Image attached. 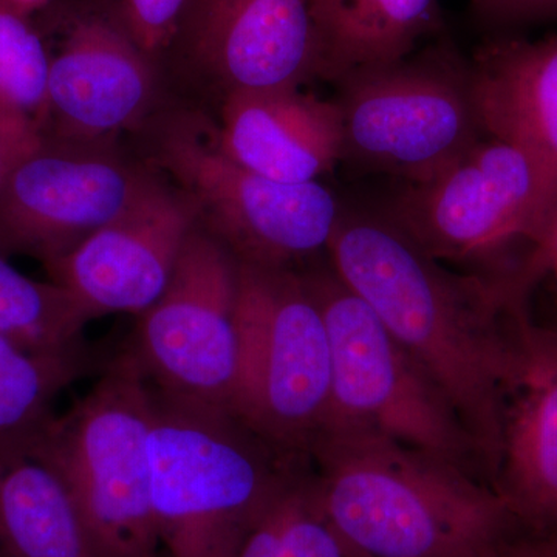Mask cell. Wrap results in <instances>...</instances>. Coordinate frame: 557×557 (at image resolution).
I'll use <instances>...</instances> for the list:
<instances>
[{"label":"cell","instance_id":"obj_7","mask_svg":"<svg viewBox=\"0 0 557 557\" xmlns=\"http://www.w3.org/2000/svg\"><path fill=\"white\" fill-rule=\"evenodd\" d=\"M339 86L343 160L408 185L437 177L487 135L471 61L446 44Z\"/></svg>","mask_w":557,"mask_h":557},{"label":"cell","instance_id":"obj_14","mask_svg":"<svg viewBox=\"0 0 557 557\" xmlns=\"http://www.w3.org/2000/svg\"><path fill=\"white\" fill-rule=\"evenodd\" d=\"M185 30L228 94L299 87L317 70L309 0H190Z\"/></svg>","mask_w":557,"mask_h":557},{"label":"cell","instance_id":"obj_15","mask_svg":"<svg viewBox=\"0 0 557 557\" xmlns=\"http://www.w3.org/2000/svg\"><path fill=\"white\" fill-rule=\"evenodd\" d=\"M493 487L519 525L557 539V329L525 319Z\"/></svg>","mask_w":557,"mask_h":557},{"label":"cell","instance_id":"obj_22","mask_svg":"<svg viewBox=\"0 0 557 557\" xmlns=\"http://www.w3.org/2000/svg\"><path fill=\"white\" fill-rule=\"evenodd\" d=\"M0 252V335L33 355H61L87 346L94 314L69 288L25 276Z\"/></svg>","mask_w":557,"mask_h":557},{"label":"cell","instance_id":"obj_29","mask_svg":"<svg viewBox=\"0 0 557 557\" xmlns=\"http://www.w3.org/2000/svg\"><path fill=\"white\" fill-rule=\"evenodd\" d=\"M3 168H5V161H3L2 139H0V177H2Z\"/></svg>","mask_w":557,"mask_h":557},{"label":"cell","instance_id":"obj_16","mask_svg":"<svg viewBox=\"0 0 557 557\" xmlns=\"http://www.w3.org/2000/svg\"><path fill=\"white\" fill-rule=\"evenodd\" d=\"M215 129L219 148L245 170L282 183L318 182L344 156L336 101L299 87L231 91Z\"/></svg>","mask_w":557,"mask_h":557},{"label":"cell","instance_id":"obj_9","mask_svg":"<svg viewBox=\"0 0 557 557\" xmlns=\"http://www.w3.org/2000/svg\"><path fill=\"white\" fill-rule=\"evenodd\" d=\"M157 161L170 172L197 212L200 225L237 262L293 270L300 259L327 249L341 208L319 182H276L245 170L219 148L215 129L180 119L161 135Z\"/></svg>","mask_w":557,"mask_h":557},{"label":"cell","instance_id":"obj_23","mask_svg":"<svg viewBox=\"0 0 557 557\" xmlns=\"http://www.w3.org/2000/svg\"><path fill=\"white\" fill-rule=\"evenodd\" d=\"M237 557H361L330 522L310 463L267 505Z\"/></svg>","mask_w":557,"mask_h":557},{"label":"cell","instance_id":"obj_28","mask_svg":"<svg viewBox=\"0 0 557 557\" xmlns=\"http://www.w3.org/2000/svg\"><path fill=\"white\" fill-rule=\"evenodd\" d=\"M9 5L13 7L17 11L24 14H30L32 11L40 9V7L46 5L49 0H5Z\"/></svg>","mask_w":557,"mask_h":557},{"label":"cell","instance_id":"obj_30","mask_svg":"<svg viewBox=\"0 0 557 557\" xmlns=\"http://www.w3.org/2000/svg\"><path fill=\"white\" fill-rule=\"evenodd\" d=\"M471 2H472V5H474V9L478 10L480 2H482V0H471Z\"/></svg>","mask_w":557,"mask_h":557},{"label":"cell","instance_id":"obj_17","mask_svg":"<svg viewBox=\"0 0 557 557\" xmlns=\"http://www.w3.org/2000/svg\"><path fill=\"white\" fill-rule=\"evenodd\" d=\"M471 69L486 134L525 149L557 203V35L491 40L475 51Z\"/></svg>","mask_w":557,"mask_h":557},{"label":"cell","instance_id":"obj_24","mask_svg":"<svg viewBox=\"0 0 557 557\" xmlns=\"http://www.w3.org/2000/svg\"><path fill=\"white\" fill-rule=\"evenodd\" d=\"M190 0H121V22L150 58L182 32Z\"/></svg>","mask_w":557,"mask_h":557},{"label":"cell","instance_id":"obj_2","mask_svg":"<svg viewBox=\"0 0 557 557\" xmlns=\"http://www.w3.org/2000/svg\"><path fill=\"white\" fill-rule=\"evenodd\" d=\"M309 458L330 522L361 557H491L519 527L490 483L376 432L322 429Z\"/></svg>","mask_w":557,"mask_h":557},{"label":"cell","instance_id":"obj_21","mask_svg":"<svg viewBox=\"0 0 557 557\" xmlns=\"http://www.w3.org/2000/svg\"><path fill=\"white\" fill-rule=\"evenodd\" d=\"M50 62L27 14L0 0V139L5 168L46 137Z\"/></svg>","mask_w":557,"mask_h":557},{"label":"cell","instance_id":"obj_13","mask_svg":"<svg viewBox=\"0 0 557 557\" xmlns=\"http://www.w3.org/2000/svg\"><path fill=\"white\" fill-rule=\"evenodd\" d=\"M153 97L152 58L123 22L79 17L51 57L46 137L112 141L141 123Z\"/></svg>","mask_w":557,"mask_h":557},{"label":"cell","instance_id":"obj_18","mask_svg":"<svg viewBox=\"0 0 557 557\" xmlns=\"http://www.w3.org/2000/svg\"><path fill=\"white\" fill-rule=\"evenodd\" d=\"M314 76L344 83L397 64L438 25L437 0H309Z\"/></svg>","mask_w":557,"mask_h":557},{"label":"cell","instance_id":"obj_6","mask_svg":"<svg viewBox=\"0 0 557 557\" xmlns=\"http://www.w3.org/2000/svg\"><path fill=\"white\" fill-rule=\"evenodd\" d=\"M302 276L329 335L330 406L322 429H366L448 458L469 472L478 467L485 472L456 410L368 302L332 269Z\"/></svg>","mask_w":557,"mask_h":557},{"label":"cell","instance_id":"obj_27","mask_svg":"<svg viewBox=\"0 0 557 557\" xmlns=\"http://www.w3.org/2000/svg\"><path fill=\"white\" fill-rule=\"evenodd\" d=\"M544 259L545 265H547V273L552 274L557 292V211L553 215L547 237H545Z\"/></svg>","mask_w":557,"mask_h":557},{"label":"cell","instance_id":"obj_26","mask_svg":"<svg viewBox=\"0 0 557 557\" xmlns=\"http://www.w3.org/2000/svg\"><path fill=\"white\" fill-rule=\"evenodd\" d=\"M491 557H557V539L519 525Z\"/></svg>","mask_w":557,"mask_h":557},{"label":"cell","instance_id":"obj_19","mask_svg":"<svg viewBox=\"0 0 557 557\" xmlns=\"http://www.w3.org/2000/svg\"><path fill=\"white\" fill-rule=\"evenodd\" d=\"M0 557H106L67 487L38 458L0 461Z\"/></svg>","mask_w":557,"mask_h":557},{"label":"cell","instance_id":"obj_12","mask_svg":"<svg viewBox=\"0 0 557 557\" xmlns=\"http://www.w3.org/2000/svg\"><path fill=\"white\" fill-rule=\"evenodd\" d=\"M199 225L193 201L156 182L119 218L44 265L94 318L143 314L166 288Z\"/></svg>","mask_w":557,"mask_h":557},{"label":"cell","instance_id":"obj_3","mask_svg":"<svg viewBox=\"0 0 557 557\" xmlns=\"http://www.w3.org/2000/svg\"><path fill=\"white\" fill-rule=\"evenodd\" d=\"M149 450L153 520L171 557H237L267 505L310 463L228 410L153 387Z\"/></svg>","mask_w":557,"mask_h":557},{"label":"cell","instance_id":"obj_10","mask_svg":"<svg viewBox=\"0 0 557 557\" xmlns=\"http://www.w3.org/2000/svg\"><path fill=\"white\" fill-rule=\"evenodd\" d=\"M239 262L199 225L166 288L145 313L127 350L166 397L233 413L239 372Z\"/></svg>","mask_w":557,"mask_h":557},{"label":"cell","instance_id":"obj_11","mask_svg":"<svg viewBox=\"0 0 557 557\" xmlns=\"http://www.w3.org/2000/svg\"><path fill=\"white\" fill-rule=\"evenodd\" d=\"M156 182L112 141L44 137L0 177V252L49 263L123 214Z\"/></svg>","mask_w":557,"mask_h":557},{"label":"cell","instance_id":"obj_1","mask_svg":"<svg viewBox=\"0 0 557 557\" xmlns=\"http://www.w3.org/2000/svg\"><path fill=\"white\" fill-rule=\"evenodd\" d=\"M327 252L330 269L448 399L493 486L528 289L443 265L381 209H343Z\"/></svg>","mask_w":557,"mask_h":557},{"label":"cell","instance_id":"obj_25","mask_svg":"<svg viewBox=\"0 0 557 557\" xmlns=\"http://www.w3.org/2000/svg\"><path fill=\"white\" fill-rule=\"evenodd\" d=\"M483 16L494 21H531L557 16V0H482Z\"/></svg>","mask_w":557,"mask_h":557},{"label":"cell","instance_id":"obj_8","mask_svg":"<svg viewBox=\"0 0 557 557\" xmlns=\"http://www.w3.org/2000/svg\"><path fill=\"white\" fill-rule=\"evenodd\" d=\"M239 372L233 413L263 438L309 457L327 420L330 344L302 274L239 262Z\"/></svg>","mask_w":557,"mask_h":557},{"label":"cell","instance_id":"obj_5","mask_svg":"<svg viewBox=\"0 0 557 557\" xmlns=\"http://www.w3.org/2000/svg\"><path fill=\"white\" fill-rule=\"evenodd\" d=\"M150 428L152 386L126 348L30 450L67 487L106 557H159Z\"/></svg>","mask_w":557,"mask_h":557},{"label":"cell","instance_id":"obj_4","mask_svg":"<svg viewBox=\"0 0 557 557\" xmlns=\"http://www.w3.org/2000/svg\"><path fill=\"white\" fill-rule=\"evenodd\" d=\"M381 211L449 269L528 292L547 273L544 244L557 203L537 161L507 139L485 135Z\"/></svg>","mask_w":557,"mask_h":557},{"label":"cell","instance_id":"obj_20","mask_svg":"<svg viewBox=\"0 0 557 557\" xmlns=\"http://www.w3.org/2000/svg\"><path fill=\"white\" fill-rule=\"evenodd\" d=\"M110 358L91 346L33 355L0 335V461L30 456L54 417L51 408L58 395L94 370L101 372Z\"/></svg>","mask_w":557,"mask_h":557}]
</instances>
